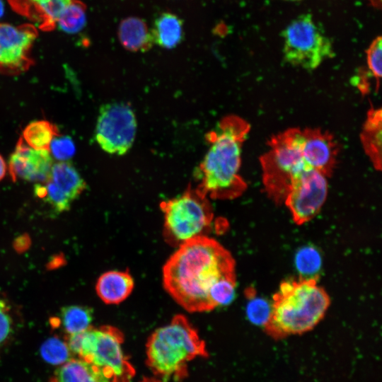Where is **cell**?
I'll return each instance as SVG.
<instances>
[{"label":"cell","mask_w":382,"mask_h":382,"mask_svg":"<svg viewBox=\"0 0 382 382\" xmlns=\"http://www.w3.org/2000/svg\"><path fill=\"white\" fill-rule=\"evenodd\" d=\"M75 145L72 139L67 136H57L50 143V152L57 160L65 161L75 154Z\"/></svg>","instance_id":"cell-30"},{"label":"cell","mask_w":382,"mask_h":382,"mask_svg":"<svg viewBox=\"0 0 382 382\" xmlns=\"http://www.w3.org/2000/svg\"><path fill=\"white\" fill-rule=\"evenodd\" d=\"M59 135L57 127L47 120L29 123L23 132V139L29 146L38 150H50L52 139Z\"/></svg>","instance_id":"cell-22"},{"label":"cell","mask_w":382,"mask_h":382,"mask_svg":"<svg viewBox=\"0 0 382 382\" xmlns=\"http://www.w3.org/2000/svg\"><path fill=\"white\" fill-rule=\"evenodd\" d=\"M37 36L33 25L0 23V73L16 75L27 71L33 63L30 52Z\"/></svg>","instance_id":"cell-11"},{"label":"cell","mask_w":382,"mask_h":382,"mask_svg":"<svg viewBox=\"0 0 382 382\" xmlns=\"http://www.w3.org/2000/svg\"><path fill=\"white\" fill-rule=\"evenodd\" d=\"M140 382H163L155 378L145 377Z\"/></svg>","instance_id":"cell-32"},{"label":"cell","mask_w":382,"mask_h":382,"mask_svg":"<svg viewBox=\"0 0 382 382\" xmlns=\"http://www.w3.org/2000/svg\"><path fill=\"white\" fill-rule=\"evenodd\" d=\"M66 337L71 354L101 368L110 382H130L134 376L122 349L123 334L117 328L91 326Z\"/></svg>","instance_id":"cell-5"},{"label":"cell","mask_w":382,"mask_h":382,"mask_svg":"<svg viewBox=\"0 0 382 382\" xmlns=\"http://www.w3.org/2000/svg\"><path fill=\"white\" fill-rule=\"evenodd\" d=\"M6 164L4 158L0 154V180H1L4 178L6 175Z\"/></svg>","instance_id":"cell-31"},{"label":"cell","mask_w":382,"mask_h":382,"mask_svg":"<svg viewBox=\"0 0 382 382\" xmlns=\"http://www.w3.org/2000/svg\"><path fill=\"white\" fill-rule=\"evenodd\" d=\"M118 36L122 45L132 52L147 51L154 43L146 23L137 17H129L122 21Z\"/></svg>","instance_id":"cell-19"},{"label":"cell","mask_w":382,"mask_h":382,"mask_svg":"<svg viewBox=\"0 0 382 382\" xmlns=\"http://www.w3.org/2000/svg\"><path fill=\"white\" fill-rule=\"evenodd\" d=\"M283 42L286 62L308 71L334 54L331 40L310 13L299 16L286 26Z\"/></svg>","instance_id":"cell-8"},{"label":"cell","mask_w":382,"mask_h":382,"mask_svg":"<svg viewBox=\"0 0 382 382\" xmlns=\"http://www.w3.org/2000/svg\"><path fill=\"white\" fill-rule=\"evenodd\" d=\"M146 364L160 376L182 379L187 374V363L208 356L206 345L183 315L175 316L157 328L146 345Z\"/></svg>","instance_id":"cell-4"},{"label":"cell","mask_w":382,"mask_h":382,"mask_svg":"<svg viewBox=\"0 0 382 382\" xmlns=\"http://www.w3.org/2000/svg\"><path fill=\"white\" fill-rule=\"evenodd\" d=\"M52 158L50 150L35 149L21 137L9 160V173L13 181L45 182L50 173Z\"/></svg>","instance_id":"cell-14"},{"label":"cell","mask_w":382,"mask_h":382,"mask_svg":"<svg viewBox=\"0 0 382 382\" xmlns=\"http://www.w3.org/2000/svg\"><path fill=\"white\" fill-rule=\"evenodd\" d=\"M52 382H110L103 370L79 358H71L54 373Z\"/></svg>","instance_id":"cell-18"},{"label":"cell","mask_w":382,"mask_h":382,"mask_svg":"<svg viewBox=\"0 0 382 382\" xmlns=\"http://www.w3.org/2000/svg\"><path fill=\"white\" fill-rule=\"evenodd\" d=\"M14 320L8 303L0 298V349L13 333Z\"/></svg>","instance_id":"cell-29"},{"label":"cell","mask_w":382,"mask_h":382,"mask_svg":"<svg viewBox=\"0 0 382 382\" xmlns=\"http://www.w3.org/2000/svg\"><path fill=\"white\" fill-rule=\"evenodd\" d=\"M250 128L245 120L229 115L207 134L209 148L197 170V189L207 197L232 199L246 190L240 169L242 146Z\"/></svg>","instance_id":"cell-2"},{"label":"cell","mask_w":382,"mask_h":382,"mask_svg":"<svg viewBox=\"0 0 382 382\" xmlns=\"http://www.w3.org/2000/svg\"><path fill=\"white\" fill-rule=\"evenodd\" d=\"M137 127L135 114L128 104L108 103L100 110L95 138L106 153L122 156L132 146Z\"/></svg>","instance_id":"cell-9"},{"label":"cell","mask_w":382,"mask_h":382,"mask_svg":"<svg viewBox=\"0 0 382 382\" xmlns=\"http://www.w3.org/2000/svg\"><path fill=\"white\" fill-rule=\"evenodd\" d=\"M151 32L154 43L172 49L183 39V22L175 14L163 13L155 20Z\"/></svg>","instance_id":"cell-20"},{"label":"cell","mask_w":382,"mask_h":382,"mask_svg":"<svg viewBox=\"0 0 382 382\" xmlns=\"http://www.w3.org/2000/svg\"><path fill=\"white\" fill-rule=\"evenodd\" d=\"M301 129L291 128L271 137L260 158L262 184L270 198L283 203L295 176L307 165L301 149Z\"/></svg>","instance_id":"cell-7"},{"label":"cell","mask_w":382,"mask_h":382,"mask_svg":"<svg viewBox=\"0 0 382 382\" xmlns=\"http://www.w3.org/2000/svg\"><path fill=\"white\" fill-rule=\"evenodd\" d=\"M4 6L1 1L0 0V16L3 13Z\"/></svg>","instance_id":"cell-33"},{"label":"cell","mask_w":382,"mask_h":382,"mask_svg":"<svg viewBox=\"0 0 382 382\" xmlns=\"http://www.w3.org/2000/svg\"><path fill=\"white\" fill-rule=\"evenodd\" d=\"M74 0H8L18 13L35 21L40 29L50 30L65 9Z\"/></svg>","instance_id":"cell-15"},{"label":"cell","mask_w":382,"mask_h":382,"mask_svg":"<svg viewBox=\"0 0 382 382\" xmlns=\"http://www.w3.org/2000/svg\"><path fill=\"white\" fill-rule=\"evenodd\" d=\"M360 140L365 154L377 170H381L382 112L381 108L371 107L360 134Z\"/></svg>","instance_id":"cell-17"},{"label":"cell","mask_w":382,"mask_h":382,"mask_svg":"<svg viewBox=\"0 0 382 382\" xmlns=\"http://www.w3.org/2000/svg\"><path fill=\"white\" fill-rule=\"evenodd\" d=\"M163 214V237L174 247L207 236L214 213L208 197L199 190L188 188L183 194L160 204Z\"/></svg>","instance_id":"cell-6"},{"label":"cell","mask_w":382,"mask_h":382,"mask_svg":"<svg viewBox=\"0 0 382 382\" xmlns=\"http://www.w3.org/2000/svg\"><path fill=\"white\" fill-rule=\"evenodd\" d=\"M93 311L84 306H68L61 309L59 323L66 335L83 332L91 327Z\"/></svg>","instance_id":"cell-21"},{"label":"cell","mask_w":382,"mask_h":382,"mask_svg":"<svg viewBox=\"0 0 382 382\" xmlns=\"http://www.w3.org/2000/svg\"><path fill=\"white\" fill-rule=\"evenodd\" d=\"M235 275L226 276L219 279L209 294V301L212 309L229 304L235 296Z\"/></svg>","instance_id":"cell-26"},{"label":"cell","mask_w":382,"mask_h":382,"mask_svg":"<svg viewBox=\"0 0 382 382\" xmlns=\"http://www.w3.org/2000/svg\"><path fill=\"white\" fill-rule=\"evenodd\" d=\"M321 260L319 252L310 246L300 249L295 257L296 269L303 278H314L320 270Z\"/></svg>","instance_id":"cell-25"},{"label":"cell","mask_w":382,"mask_h":382,"mask_svg":"<svg viewBox=\"0 0 382 382\" xmlns=\"http://www.w3.org/2000/svg\"><path fill=\"white\" fill-rule=\"evenodd\" d=\"M134 286L132 276L127 271L110 270L102 274L96 284L99 298L106 304H119L127 299Z\"/></svg>","instance_id":"cell-16"},{"label":"cell","mask_w":382,"mask_h":382,"mask_svg":"<svg viewBox=\"0 0 382 382\" xmlns=\"http://www.w3.org/2000/svg\"><path fill=\"white\" fill-rule=\"evenodd\" d=\"M327 177L306 166L294 178L284 202L299 225L311 220L322 208L328 195Z\"/></svg>","instance_id":"cell-10"},{"label":"cell","mask_w":382,"mask_h":382,"mask_svg":"<svg viewBox=\"0 0 382 382\" xmlns=\"http://www.w3.org/2000/svg\"><path fill=\"white\" fill-rule=\"evenodd\" d=\"M329 305V296L316 278L286 280L273 296L265 328L275 338L304 333L323 318Z\"/></svg>","instance_id":"cell-3"},{"label":"cell","mask_w":382,"mask_h":382,"mask_svg":"<svg viewBox=\"0 0 382 382\" xmlns=\"http://www.w3.org/2000/svg\"><path fill=\"white\" fill-rule=\"evenodd\" d=\"M381 37H378L369 46L367 52V65L371 74L376 80V90L378 91L381 76L382 45Z\"/></svg>","instance_id":"cell-28"},{"label":"cell","mask_w":382,"mask_h":382,"mask_svg":"<svg viewBox=\"0 0 382 382\" xmlns=\"http://www.w3.org/2000/svg\"><path fill=\"white\" fill-rule=\"evenodd\" d=\"M86 184L75 168L69 162L53 164L47 180L35 187V194L44 199L52 208L62 212L70 209L71 204L86 189Z\"/></svg>","instance_id":"cell-12"},{"label":"cell","mask_w":382,"mask_h":382,"mask_svg":"<svg viewBox=\"0 0 382 382\" xmlns=\"http://www.w3.org/2000/svg\"><path fill=\"white\" fill-rule=\"evenodd\" d=\"M42 359L53 365H62L72 356L65 340L57 337L46 340L40 347Z\"/></svg>","instance_id":"cell-24"},{"label":"cell","mask_w":382,"mask_h":382,"mask_svg":"<svg viewBox=\"0 0 382 382\" xmlns=\"http://www.w3.org/2000/svg\"><path fill=\"white\" fill-rule=\"evenodd\" d=\"M246 314L251 323L265 328L270 318L271 303L262 298L251 296L247 303Z\"/></svg>","instance_id":"cell-27"},{"label":"cell","mask_w":382,"mask_h":382,"mask_svg":"<svg viewBox=\"0 0 382 382\" xmlns=\"http://www.w3.org/2000/svg\"><path fill=\"white\" fill-rule=\"evenodd\" d=\"M285 1H300V0H285Z\"/></svg>","instance_id":"cell-34"},{"label":"cell","mask_w":382,"mask_h":382,"mask_svg":"<svg viewBox=\"0 0 382 382\" xmlns=\"http://www.w3.org/2000/svg\"><path fill=\"white\" fill-rule=\"evenodd\" d=\"M301 153L306 164L329 177L335 169L339 147L333 136L318 128L301 129Z\"/></svg>","instance_id":"cell-13"},{"label":"cell","mask_w":382,"mask_h":382,"mask_svg":"<svg viewBox=\"0 0 382 382\" xmlns=\"http://www.w3.org/2000/svg\"><path fill=\"white\" fill-rule=\"evenodd\" d=\"M235 275V262L215 239L202 236L178 247L163 267V284L172 299L192 313L212 311L209 294L221 278Z\"/></svg>","instance_id":"cell-1"},{"label":"cell","mask_w":382,"mask_h":382,"mask_svg":"<svg viewBox=\"0 0 382 382\" xmlns=\"http://www.w3.org/2000/svg\"><path fill=\"white\" fill-rule=\"evenodd\" d=\"M86 8L80 1L74 0L59 16L57 25L69 33H74L81 30L86 24Z\"/></svg>","instance_id":"cell-23"}]
</instances>
